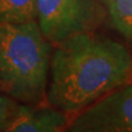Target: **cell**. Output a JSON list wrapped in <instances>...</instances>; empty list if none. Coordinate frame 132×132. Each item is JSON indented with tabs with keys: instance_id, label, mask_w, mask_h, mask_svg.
I'll return each mask as SVG.
<instances>
[{
	"instance_id": "obj_1",
	"label": "cell",
	"mask_w": 132,
	"mask_h": 132,
	"mask_svg": "<svg viewBox=\"0 0 132 132\" xmlns=\"http://www.w3.org/2000/svg\"><path fill=\"white\" fill-rule=\"evenodd\" d=\"M48 105L77 113L132 77V55L126 45L93 32L56 44L51 59Z\"/></svg>"
},
{
	"instance_id": "obj_2",
	"label": "cell",
	"mask_w": 132,
	"mask_h": 132,
	"mask_svg": "<svg viewBox=\"0 0 132 132\" xmlns=\"http://www.w3.org/2000/svg\"><path fill=\"white\" fill-rule=\"evenodd\" d=\"M52 43L38 21L0 24V90L21 105L46 98Z\"/></svg>"
},
{
	"instance_id": "obj_3",
	"label": "cell",
	"mask_w": 132,
	"mask_h": 132,
	"mask_svg": "<svg viewBox=\"0 0 132 132\" xmlns=\"http://www.w3.org/2000/svg\"><path fill=\"white\" fill-rule=\"evenodd\" d=\"M98 15L96 0H36V21L46 40L55 45L92 32Z\"/></svg>"
},
{
	"instance_id": "obj_4",
	"label": "cell",
	"mask_w": 132,
	"mask_h": 132,
	"mask_svg": "<svg viewBox=\"0 0 132 132\" xmlns=\"http://www.w3.org/2000/svg\"><path fill=\"white\" fill-rule=\"evenodd\" d=\"M68 132H132V82L77 112Z\"/></svg>"
},
{
	"instance_id": "obj_5",
	"label": "cell",
	"mask_w": 132,
	"mask_h": 132,
	"mask_svg": "<svg viewBox=\"0 0 132 132\" xmlns=\"http://www.w3.org/2000/svg\"><path fill=\"white\" fill-rule=\"evenodd\" d=\"M67 122V114L53 107L20 105L1 132H62Z\"/></svg>"
},
{
	"instance_id": "obj_6",
	"label": "cell",
	"mask_w": 132,
	"mask_h": 132,
	"mask_svg": "<svg viewBox=\"0 0 132 132\" xmlns=\"http://www.w3.org/2000/svg\"><path fill=\"white\" fill-rule=\"evenodd\" d=\"M106 7L111 26L132 51V0H106Z\"/></svg>"
},
{
	"instance_id": "obj_7",
	"label": "cell",
	"mask_w": 132,
	"mask_h": 132,
	"mask_svg": "<svg viewBox=\"0 0 132 132\" xmlns=\"http://www.w3.org/2000/svg\"><path fill=\"white\" fill-rule=\"evenodd\" d=\"M36 21V0H0V24Z\"/></svg>"
},
{
	"instance_id": "obj_8",
	"label": "cell",
	"mask_w": 132,
	"mask_h": 132,
	"mask_svg": "<svg viewBox=\"0 0 132 132\" xmlns=\"http://www.w3.org/2000/svg\"><path fill=\"white\" fill-rule=\"evenodd\" d=\"M20 105L21 104H19L8 95L0 94V132L5 129L18 112Z\"/></svg>"
}]
</instances>
